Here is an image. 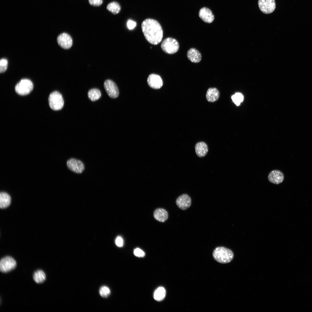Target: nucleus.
I'll list each match as a JSON object with an SVG mask.
<instances>
[{
	"mask_svg": "<svg viewBox=\"0 0 312 312\" xmlns=\"http://www.w3.org/2000/svg\"><path fill=\"white\" fill-rule=\"evenodd\" d=\"M141 28L146 39L149 43L157 45L161 42L163 32L158 21L152 19H146L142 22Z\"/></svg>",
	"mask_w": 312,
	"mask_h": 312,
	"instance_id": "obj_1",
	"label": "nucleus"
},
{
	"mask_svg": "<svg viewBox=\"0 0 312 312\" xmlns=\"http://www.w3.org/2000/svg\"><path fill=\"white\" fill-rule=\"evenodd\" d=\"M213 256L214 259L222 263L230 262L233 259L234 254L230 249L224 247H218L213 250Z\"/></svg>",
	"mask_w": 312,
	"mask_h": 312,
	"instance_id": "obj_2",
	"label": "nucleus"
},
{
	"mask_svg": "<svg viewBox=\"0 0 312 312\" xmlns=\"http://www.w3.org/2000/svg\"><path fill=\"white\" fill-rule=\"evenodd\" d=\"M48 102L50 107L55 111L61 109L64 105V101L62 95L59 92L55 91L50 94Z\"/></svg>",
	"mask_w": 312,
	"mask_h": 312,
	"instance_id": "obj_3",
	"label": "nucleus"
},
{
	"mask_svg": "<svg viewBox=\"0 0 312 312\" xmlns=\"http://www.w3.org/2000/svg\"><path fill=\"white\" fill-rule=\"evenodd\" d=\"M161 47L162 50L165 53L172 54L177 52L179 46L178 42L176 39L168 37L163 40Z\"/></svg>",
	"mask_w": 312,
	"mask_h": 312,
	"instance_id": "obj_4",
	"label": "nucleus"
},
{
	"mask_svg": "<svg viewBox=\"0 0 312 312\" xmlns=\"http://www.w3.org/2000/svg\"><path fill=\"white\" fill-rule=\"evenodd\" d=\"M32 81L28 79H21L16 85L15 90L18 94L25 95L29 94L33 88Z\"/></svg>",
	"mask_w": 312,
	"mask_h": 312,
	"instance_id": "obj_5",
	"label": "nucleus"
},
{
	"mask_svg": "<svg viewBox=\"0 0 312 312\" xmlns=\"http://www.w3.org/2000/svg\"><path fill=\"white\" fill-rule=\"evenodd\" d=\"M16 266V263L12 257L6 256L2 258L0 261V270L2 273L9 272L14 269Z\"/></svg>",
	"mask_w": 312,
	"mask_h": 312,
	"instance_id": "obj_6",
	"label": "nucleus"
},
{
	"mask_svg": "<svg viewBox=\"0 0 312 312\" xmlns=\"http://www.w3.org/2000/svg\"><path fill=\"white\" fill-rule=\"evenodd\" d=\"M66 165L70 170L76 173H82L85 169L83 163L80 160L74 158L68 160Z\"/></svg>",
	"mask_w": 312,
	"mask_h": 312,
	"instance_id": "obj_7",
	"label": "nucleus"
},
{
	"mask_svg": "<svg viewBox=\"0 0 312 312\" xmlns=\"http://www.w3.org/2000/svg\"><path fill=\"white\" fill-rule=\"evenodd\" d=\"M104 87L107 93L110 98L115 99L118 96V89L113 81L110 79L106 80L104 83Z\"/></svg>",
	"mask_w": 312,
	"mask_h": 312,
	"instance_id": "obj_8",
	"label": "nucleus"
},
{
	"mask_svg": "<svg viewBox=\"0 0 312 312\" xmlns=\"http://www.w3.org/2000/svg\"><path fill=\"white\" fill-rule=\"evenodd\" d=\"M258 4L261 11L265 14L272 13L276 8L275 0H258Z\"/></svg>",
	"mask_w": 312,
	"mask_h": 312,
	"instance_id": "obj_9",
	"label": "nucleus"
},
{
	"mask_svg": "<svg viewBox=\"0 0 312 312\" xmlns=\"http://www.w3.org/2000/svg\"><path fill=\"white\" fill-rule=\"evenodd\" d=\"M57 41L60 47L65 49L70 48L73 44V40L71 37L65 33H62L58 36Z\"/></svg>",
	"mask_w": 312,
	"mask_h": 312,
	"instance_id": "obj_10",
	"label": "nucleus"
},
{
	"mask_svg": "<svg viewBox=\"0 0 312 312\" xmlns=\"http://www.w3.org/2000/svg\"><path fill=\"white\" fill-rule=\"evenodd\" d=\"M147 82L150 87L156 89L160 88L163 84L161 77L158 75L155 74H152L149 75Z\"/></svg>",
	"mask_w": 312,
	"mask_h": 312,
	"instance_id": "obj_11",
	"label": "nucleus"
},
{
	"mask_svg": "<svg viewBox=\"0 0 312 312\" xmlns=\"http://www.w3.org/2000/svg\"><path fill=\"white\" fill-rule=\"evenodd\" d=\"M191 203L190 197L186 194L181 195L176 200V203L178 207L183 210L189 208L191 205Z\"/></svg>",
	"mask_w": 312,
	"mask_h": 312,
	"instance_id": "obj_12",
	"label": "nucleus"
},
{
	"mask_svg": "<svg viewBox=\"0 0 312 312\" xmlns=\"http://www.w3.org/2000/svg\"><path fill=\"white\" fill-rule=\"evenodd\" d=\"M269 181L275 184H279L283 181L284 177L283 172L278 170H274L270 172L268 176Z\"/></svg>",
	"mask_w": 312,
	"mask_h": 312,
	"instance_id": "obj_13",
	"label": "nucleus"
},
{
	"mask_svg": "<svg viewBox=\"0 0 312 312\" xmlns=\"http://www.w3.org/2000/svg\"><path fill=\"white\" fill-rule=\"evenodd\" d=\"M199 15L201 19L206 23H211L214 19V16L211 11L207 8H201L199 11Z\"/></svg>",
	"mask_w": 312,
	"mask_h": 312,
	"instance_id": "obj_14",
	"label": "nucleus"
},
{
	"mask_svg": "<svg viewBox=\"0 0 312 312\" xmlns=\"http://www.w3.org/2000/svg\"><path fill=\"white\" fill-rule=\"evenodd\" d=\"M187 57L192 62L197 63L201 59V55L200 52L194 48H191L187 51Z\"/></svg>",
	"mask_w": 312,
	"mask_h": 312,
	"instance_id": "obj_15",
	"label": "nucleus"
},
{
	"mask_svg": "<svg viewBox=\"0 0 312 312\" xmlns=\"http://www.w3.org/2000/svg\"><path fill=\"white\" fill-rule=\"evenodd\" d=\"M195 148L196 155L199 157L205 156L208 152L207 145L203 142L197 143L195 146Z\"/></svg>",
	"mask_w": 312,
	"mask_h": 312,
	"instance_id": "obj_16",
	"label": "nucleus"
},
{
	"mask_svg": "<svg viewBox=\"0 0 312 312\" xmlns=\"http://www.w3.org/2000/svg\"><path fill=\"white\" fill-rule=\"evenodd\" d=\"M220 96V92L216 88H211L207 90L206 96L207 101L210 102L216 101Z\"/></svg>",
	"mask_w": 312,
	"mask_h": 312,
	"instance_id": "obj_17",
	"label": "nucleus"
},
{
	"mask_svg": "<svg viewBox=\"0 0 312 312\" xmlns=\"http://www.w3.org/2000/svg\"><path fill=\"white\" fill-rule=\"evenodd\" d=\"M153 216L157 220L163 222L166 221L168 218V214L165 209L162 208L156 209L154 212Z\"/></svg>",
	"mask_w": 312,
	"mask_h": 312,
	"instance_id": "obj_18",
	"label": "nucleus"
},
{
	"mask_svg": "<svg viewBox=\"0 0 312 312\" xmlns=\"http://www.w3.org/2000/svg\"><path fill=\"white\" fill-rule=\"evenodd\" d=\"M11 202L10 196L7 193L1 192L0 194V207L1 209H4L8 207Z\"/></svg>",
	"mask_w": 312,
	"mask_h": 312,
	"instance_id": "obj_19",
	"label": "nucleus"
},
{
	"mask_svg": "<svg viewBox=\"0 0 312 312\" xmlns=\"http://www.w3.org/2000/svg\"><path fill=\"white\" fill-rule=\"evenodd\" d=\"M166 292L165 289L161 287L158 288L155 291L153 297L155 300L157 301L162 300L165 298Z\"/></svg>",
	"mask_w": 312,
	"mask_h": 312,
	"instance_id": "obj_20",
	"label": "nucleus"
},
{
	"mask_svg": "<svg viewBox=\"0 0 312 312\" xmlns=\"http://www.w3.org/2000/svg\"><path fill=\"white\" fill-rule=\"evenodd\" d=\"M34 281L36 283H41L46 280V276L44 272L42 270H38L36 271L33 276Z\"/></svg>",
	"mask_w": 312,
	"mask_h": 312,
	"instance_id": "obj_21",
	"label": "nucleus"
},
{
	"mask_svg": "<svg viewBox=\"0 0 312 312\" xmlns=\"http://www.w3.org/2000/svg\"><path fill=\"white\" fill-rule=\"evenodd\" d=\"M101 93L100 90L97 88H93L90 90L88 93V96L89 99L92 101L99 99L101 96Z\"/></svg>",
	"mask_w": 312,
	"mask_h": 312,
	"instance_id": "obj_22",
	"label": "nucleus"
},
{
	"mask_svg": "<svg viewBox=\"0 0 312 312\" xmlns=\"http://www.w3.org/2000/svg\"><path fill=\"white\" fill-rule=\"evenodd\" d=\"M107 9L114 14L118 13L120 10V6L119 3L115 1L109 3L107 6Z\"/></svg>",
	"mask_w": 312,
	"mask_h": 312,
	"instance_id": "obj_23",
	"label": "nucleus"
},
{
	"mask_svg": "<svg viewBox=\"0 0 312 312\" xmlns=\"http://www.w3.org/2000/svg\"><path fill=\"white\" fill-rule=\"evenodd\" d=\"M231 99L234 103L238 106L243 101L244 97L241 93H236L232 96Z\"/></svg>",
	"mask_w": 312,
	"mask_h": 312,
	"instance_id": "obj_24",
	"label": "nucleus"
},
{
	"mask_svg": "<svg viewBox=\"0 0 312 312\" xmlns=\"http://www.w3.org/2000/svg\"><path fill=\"white\" fill-rule=\"evenodd\" d=\"M110 291L109 288L106 286L102 287L100 289V294L102 297L106 298L110 294Z\"/></svg>",
	"mask_w": 312,
	"mask_h": 312,
	"instance_id": "obj_25",
	"label": "nucleus"
},
{
	"mask_svg": "<svg viewBox=\"0 0 312 312\" xmlns=\"http://www.w3.org/2000/svg\"><path fill=\"white\" fill-rule=\"evenodd\" d=\"M8 62L7 59L2 58L0 60V72L1 73L5 72L7 70Z\"/></svg>",
	"mask_w": 312,
	"mask_h": 312,
	"instance_id": "obj_26",
	"label": "nucleus"
},
{
	"mask_svg": "<svg viewBox=\"0 0 312 312\" xmlns=\"http://www.w3.org/2000/svg\"><path fill=\"white\" fill-rule=\"evenodd\" d=\"M135 256L138 257H143L145 255L144 252L141 249L137 248L134 249L133 252Z\"/></svg>",
	"mask_w": 312,
	"mask_h": 312,
	"instance_id": "obj_27",
	"label": "nucleus"
},
{
	"mask_svg": "<svg viewBox=\"0 0 312 312\" xmlns=\"http://www.w3.org/2000/svg\"><path fill=\"white\" fill-rule=\"evenodd\" d=\"M136 22L131 20H129L127 23V27L130 30L133 29L136 27Z\"/></svg>",
	"mask_w": 312,
	"mask_h": 312,
	"instance_id": "obj_28",
	"label": "nucleus"
},
{
	"mask_svg": "<svg viewBox=\"0 0 312 312\" xmlns=\"http://www.w3.org/2000/svg\"><path fill=\"white\" fill-rule=\"evenodd\" d=\"M90 4L94 6H99L102 4L103 0H88Z\"/></svg>",
	"mask_w": 312,
	"mask_h": 312,
	"instance_id": "obj_29",
	"label": "nucleus"
},
{
	"mask_svg": "<svg viewBox=\"0 0 312 312\" xmlns=\"http://www.w3.org/2000/svg\"><path fill=\"white\" fill-rule=\"evenodd\" d=\"M115 244L118 247H122L123 245V241L122 238L120 236L117 237L115 240Z\"/></svg>",
	"mask_w": 312,
	"mask_h": 312,
	"instance_id": "obj_30",
	"label": "nucleus"
}]
</instances>
